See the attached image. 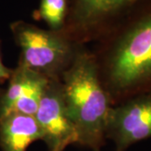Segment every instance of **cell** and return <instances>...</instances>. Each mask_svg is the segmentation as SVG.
Returning a JSON list of instances; mask_svg holds the SVG:
<instances>
[{"label":"cell","mask_w":151,"mask_h":151,"mask_svg":"<svg viewBox=\"0 0 151 151\" xmlns=\"http://www.w3.org/2000/svg\"><path fill=\"white\" fill-rule=\"evenodd\" d=\"M97 40L93 53L113 106L151 91V10Z\"/></svg>","instance_id":"obj_1"},{"label":"cell","mask_w":151,"mask_h":151,"mask_svg":"<svg viewBox=\"0 0 151 151\" xmlns=\"http://www.w3.org/2000/svg\"><path fill=\"white\" fill-rule=\"evenodd\" d=\"M60 81L66 112L76 134V145L101 151L113 104L102 83L96 56L84 44L79 45Z\"/></svg>","instance_id":"obj_2"},{"label":"cell","mask_w":151,"mask_h":151,"mask_svg":"<svg viewBox=\"0 0 151 151\" xmlns=\"http://www.w3.org/2000/svg\"><path fill=\"white\" fill-rule=\"evenodd\" d=\"M10 29L20 49L18 65L48 80H60L80 45L62 30L45 29L24 20L13 22Z\"/></svg>","instance_id":"obj_3"},{"label":"cell","mask_w":151,"mask_h":151,"mask_svg":"<svg viewBox=\"0 0 151 151\" xmlns=\"http://www.w3.org/2000/svg\"><path fill=\"white\" fill-rule=\"evenodd\" d=\"M68 14L62 30L74 41L97 40L112 26L113 19L138 0H68Z\"/></svg>","instance_id":"obj_4"},{"label":"cell","mask_w":151,"mask_h":151,"mask_svg":"<svg viewBox=\"0 0 151 151\" xmlns=\"http://www.w3.org/2000/svg\"><path fill=\"white\" fill-rule=\"evenodd\" d=\"M151 138V91L127 99L111 108L106 139L114 151H126L138 142Z\"/></svg>","instance_id":"obj_5"},{"label":"cell","mask_w":151,"mask_h":151,"mask_svg":"<svg viewBox=\"0 0 151 151\" xmlns=\"http://www.w3.org/2000/svg\"><path fill=\"white\" fill-rule=\"evenodd\" d=\"M35 119L49 151H64L76 144V134L66 112L60 80H50L44 89Z\"/></svg>","instance_id":"obj_6"},{"label":"cell","mask_w":151,"mask_h":151,"mask_svg":"<svg viewBox=\"0 0 151 151\" xmlns=\"http://www.w3.org/2000/svg\"><path fill=\"white\" fill-rule=\"evenodd\" d=\"M42 139V131L34 116L11 113L0 119L3 151H26L33 142Z\"/></svg>","instance_id":"obj_7"},{"label":"cell","mask_w":151,"mask_h":151,"mask_svg":"<svg viewBox=\"0 0 151 151\" xmlns=\"http://www.w3.org/2000/svg\"><path fill=\"white\" fill-rule=\"evenodd\" d=\"M5 90H0V119L9 114L17 101L29 92L47 85V78L18 65L13 69Z\"/></svg>","instance_id":"obj_8"},{"label":"cell","mask_w":151,"mask_h":151,"mask_svg":"<svg viewBox=\"0 0 151 151\" xmlns=\"http://www.w3.org/2000/svg\"><path fill=\"white\" fill-rule=\"evenodd\" d=\"M68 7V0H40L39 8L33 12V18L42 20L50 30L61 31L65 28Z\"/></svg>","instance_id":"obj_9"},{"label":"cell","mask_w":151,"mask_h":151,"mask_svg":"<svg viewBox=\"0 0 151 151\" xmlns=\"http://www.w3.org/2000/svg\"><path fill=\"white\" fill-rule=\"evenodd\" d=\"M13 72V69L7 67L3 61L1 47H0V83H3L5 81H8Z\"/></svg>","instance_id":"obj_10"}]
</instances>
